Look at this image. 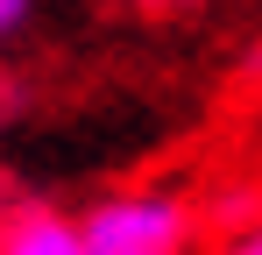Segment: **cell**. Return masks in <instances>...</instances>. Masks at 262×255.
Listing matches in <instances>:
<instances>
[{"label":"cell","instance_id":"obj_1","mask_svg":"<svg viewBox=\"0 0 262 255\" xmlns=\"http://www.w3.org/2000/svg\"><path fill=\"white\" fill-rule=\"evenodd\" d=\"M85 255H191L199 241V206L177 192H106L78 213Z\"/></svg>","mask_w":262,"mask_h":255},{"label":"cell","instance_id":"obj_2","mask_svg":"<svg viewBox=\"0 0 262 255\" xmlns=\"http://www.w3.org/2000/svg\"><path fill=\"white\" fill-rule=\"evenodd\" d=\"M0 255H85V234L71 213L43 206V199H21L7 234H0Z\"/></svg>","mask_w":262,"mask_h":255},{"label":"cell","instance_id":"obj_3","mask_svg":"<svg viewBox=\"0 0 262 255\" xmlns=\"http://www.w3.org/2000/svg\"><path fill=\"white\" fill-rule=\"evenodd\" d=\"M29 14H36V0H0V36L29 29Z\"/></svg>","mask_w":262,"mask_h":255},{"label":"cell","instance_id":"obj_4","mask_svg":"<svg viewBox=\"0 0 262 255\" xmlns=\"http://www.w3.org/2000/svg\"><path fill=\"white\" fill-rule=\"evenodd\" d=\"M220 255H262V220H255V227H241L234 241H220Z\"/></svg>","mask_w":262,"mask_h":255},{"label":"cell","instance_id":"obj_5","mask_svg":"<svg viewBox=\"0 0 262 255\" xmlns=\"http://www.w3.org/2000/svg\"><path fill=\"white\" fill-rule=\"evenodd\" d=\"M128 7H142V14H191V7H206V0H128Z\"/></svg>","mask_w":262,"mask_h":255},{"label":"cell","instance_id":"obj_6","mask_svg":"<svg viewBox=\"0 0 262 255\" xmlns=\"http://www.w3.org/2000/svg\"><path fill=\"white\" fill-rule=\"evenodd\" d=\"M14 206H21V199H14V184L0 177V234H7V220H14Z\"/></svg>","mask_w":262,"mask_h":255},{"label":"cell","instance_id":"obj_7","mask_svg":"<svg viewBox=\"0 0 262 255\" xmlns=\"http://www.w3.org/2000/svg\"><path fill=\"white\" fill-rule=\"evenodd\" d=\"M14 99H21V92H14V78H7V71H0V121H7V114H14Z\"/></svg>","mask_w":262,"mask_h":255}]
</instances>
